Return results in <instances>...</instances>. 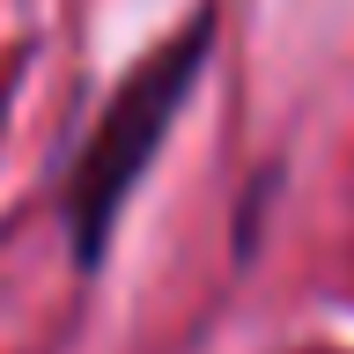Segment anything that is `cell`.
I'll return each instance as SVG.
<instances>
[{
  "instance_id": "6da1fadb",
  "label": "cell",
  "mask_w": 354,
  "mask_h": 354,
  "mask_svg": "<svg viewBox=\"0 0 354 354\" xmlns=\"http://www.w3.org/2000/svg\"><path fill=\"white\" fill-rule=\"evenodd\" d=\"M214 37H221V0H199L170 37H155L118 74L96 126L82 133V148L59 162V236H66L74 273H104L118 221H126V199L148 185L155 155L170 148L177 118H185L199 74L214 59Z\"/></svg>"
}]
</instances>
